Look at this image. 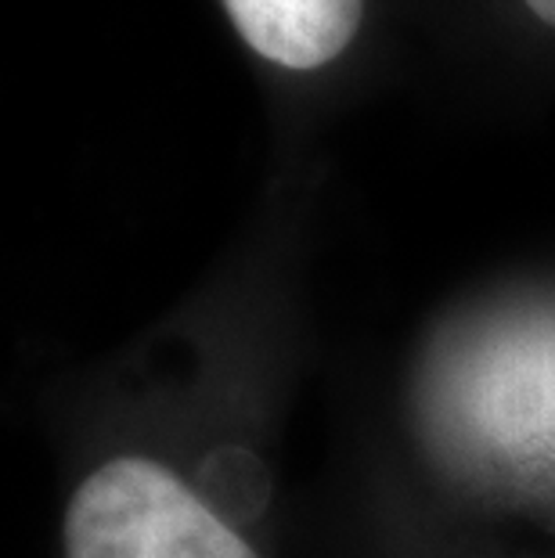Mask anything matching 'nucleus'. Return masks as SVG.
<instances>
[{
  "mask_svg": "<svg viewBox=\"0 0 555 558\" xmlns=\"http://www.w3.org/2000/svg\"><path fill=\"white\" fill-rule=\"evenodd\" d=\"M65 558H256L177 472L152 458H112L65 508Z\"/></svg>",
  "mask_w": 555,
  "mask_h": 558,
  "instance_id": "f257e3e1",
  "label": "nucleus"
},
{
  "mask_svg": "<svg viewBox=\"0 0 555 558\" xmlns=\"http://www.w3.org/2000/svg\"><path fill=\"white\" fill-rule=\"evenodd\" d=\"M224 8L260 58L286 69L328 65L364 15V0H224Z\"/></svg>",
  "mask_w": 555,
  "mask_h": 558,
  "instance_id": "f03ea898",
  "label": "nucleus"
},
{
  "mask_svg": "<svg viewBox=\"0 0 555 558\" xmlns=\"http://www.w3.org/2000/svg\"><path fill=\"white\" fill-rule=\"evenodd\" d=\"M527 8L534 11V15L541 22H548V26H555V0H527Z\"/></svg>",
  "mask_w": 555,
  "mask_h": 558,
  "instance_id": "7ed1b4c3",
  "label": "nucleus"
}]
</instances>
